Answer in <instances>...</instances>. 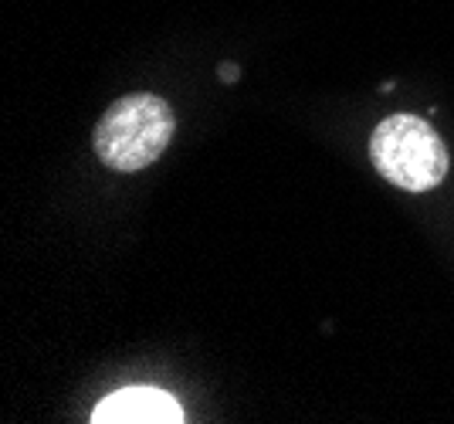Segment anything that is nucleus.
Listing matches in <instances>:
<instances>
[{
	"mask_svg": "<svg viewBox=\"0 0 454 424\" xmlns=\"http://www.w3.org/2000/svg\"><path fill=\"white\" fill-rule=\"evenodd\" d=\"M173 130H176V119L167 98L136 92L113 102L95 122V156L109 170L136 174L163 156L173 139Z\"/></svg>",
	"mask_w": 454,
	"mask_h": 424,
	"instance_id": "nucleus-1",
	"label": "nucleus"
},
{
	"mask_svg": "<svg viewBox=\"0 0 454 424\" xmlns=\"http://www.w3.org/2000/svg\"><path fill=\"white\" fill-rule=\"evenodd\" d=\"M95 424H180L184 407L160 387H126L92 411Z\"/></svg>",
	"mask_w": 454,
	"mask_h": 424,
	"instance_id": "nucleus-3",
	"label": "nucleus"
},
{
	"mask_svg": "<svg viewBox=\"0 0 454 424\" xmlns=\"http://www.w3.org/2000/svg\"><path fill=\"white\" fill-rule=\"evenodd\" d=\"M370 156L383 180L411 193H427L448 177V150L420 116L383 119L370 136Z\"/></svg>",
	"mask_w": 454,
	"mask_h": 424,
	"instance_id": "nucleus-2",
	"label": "nucleus"
}]
</instances>
